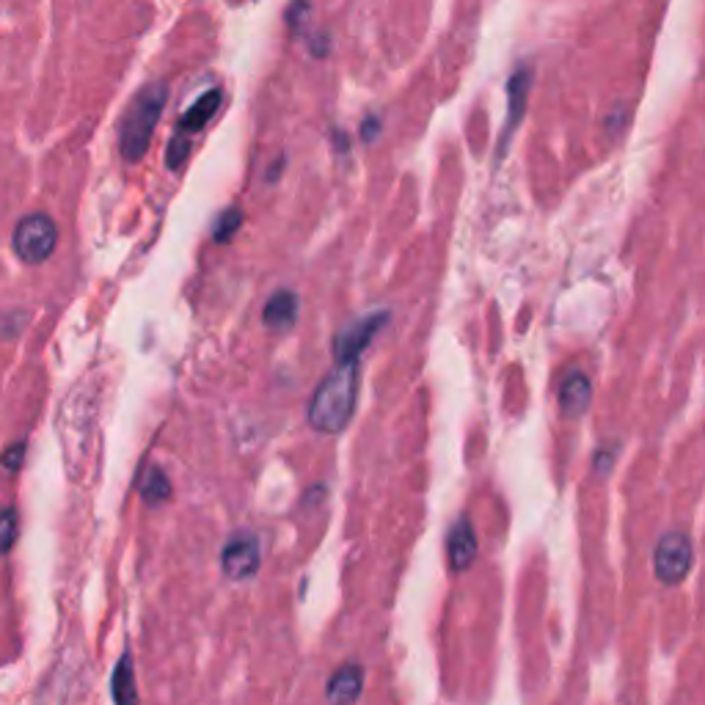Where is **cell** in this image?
Wrapping results in <instances>:
<instances>
[{
    "label": "cell",
    "instance_id": "obj_5",
    "mask_svg": "<svg viewBox=\"0 0 705 705\" xmlns=\"http://www.w3.org/2000/svg\"><path fill=\"white\" fill-rule=\"evenodd\" d=\"M389 315L386 312H375V315L364 317V320L353 323L350 328H344L337 339H333V353L337 362H356L362 358V353L367 350V344L373 342L375 333L386 326Z\"/></svg>",
    "mask_w": 705,
    "mask_h": 705
},
{
    "label": "cell",
    "instance_id": "obj_16",
    "mask_svg": "<svg viewBox=\"0 0 705 705\" xmlns=\"http://www.w3.org/2000/svg\"><path fill=\"white\" fill-rule=\"evenodd\" d=\"M17 530H20L17 510L14 508L0 510V554L12 551V546L17 543Z\"/></svg>",
    "mask_w": 705,
    "mask_h": 705
},
{
    "label": "cell",
    "instance_id": "obj_8",
    "mask_svg": "<svg viewBox=\"0 0 705 705\" xmlns=\"http://www.w3.org/2000/svg\"><path fill=\"white\" fill-rule=\"evenodd\" d=\"M530 88H532V70H530V66H519V70L513 72V77H510V83H508L510 117H508V124H505V135H501L499 158L505 155V146H508V141H510V135H513V130L521 124V117H524V108H526V99H530Z\"/></svg>",
    "mask_w": 705,
    "mask_h": 705
},
{
    "label": "cell",
    "instance_id": "obj_6",
    "mask_svg": "<svg viewBox=\"0 0 705 705\" xmlns=\"http://www.w3.org/2000/svg\"><path fill=\"white\" fill-rule=\"evenodd\" d=\"M221 568L232 579H251L259 571V543L248 532H240L227 543L221 554Z\"/></svg>",
    "mask_w": 705,
    "mask_h": 705
},
{
    "label": "cell",
    "instance_id": "obj_10",
    "mask_svg": "<svg viewBox=\"0 0 705 705\" xmlns=\"http://www.w3.org/2000/svg\"><path fill=\"white\" fill-rule=\"evenodd\" d=\"M221 99H223V94L218 92V88L202 94V97H198L196 102L191 106V111L182 113L180 124H177V133H185V135L202 133V130L207 127V122L216 117L218 108H221Z\"/></svg>",
    "mask_w": 705,
    "mask_h": 705
},
{
    "label": "cell",
    "instance_id": "obj_7",
    "mask_svg": "<svg viewBox=\"0 0 705 705\" xmlns=\"http://www.w3.org/2000/svg\"><path fill=\"white\" fill-rule=\"evenodd\" d=\"M447 557H449V568L455 573H463L472 568L474 557H477V532H474L472 521L469 519H458L452 524L447 535Z\"/></svg>",
    "mask_w": 705,
    "mask_h": 705
},
{
    "label": "cell",
    "instance_id": "obj_12",
    "mask_svg": "<svg viewBox=\"0 0 705 705\" xmlns=\"http://www.w3.org/2000/svg\"><path fill=\"white\" fill-rule=\"evenodd\" d=\"M364 689V670L358 665H348L342 670H337L328 681L326 697L333 700V703H353V700L362 697Z\"/></svg>",
    "mask_w": 705,
    "mask_h": 705
},
{
    "label": "cell",
    "instance_id": "obj_2",
    "mask_svg": "<svg viewBox=\"0 0 705 705\" xmlns=\"http://www.w3.org/2000/svg\"><path fill=\"white\" fill-rule=\"evenodd\" d=\"M166 99H169V86L166 83H149L146 88H141L138 97L133 99V106L124 113L122 124H119V153L127 163L144 158L149 144H153Z\"/></svg>",
    "mask_w": 705,
    "mask_h": 705
},
{
    "label": "cell",
    "instance_id": "obj_15",
    "mask_svg": "<svg viewBox=\"0 0 705 705\" xmlns=\"http://www.w3.org/2000/svg\"><path fill=\"white\" fill-rule=\"evenodd\" d=\"M240 227H243V210L240 207H229V210L221 212L216 227H212V238H216V243H227V240H232L238 234Z\"/></svg>",
    "mask_w": 705,
    "mask_h": 705
},
{
    "label": "cell",
    "instance_id": "obj_14",
    "mask_svg": "<svg viewBox=\"0 0 705 705\" xmlns=\"http://www.w3.org/2000/svg\"><path fill=\"white\" fill-rule=\"evenodd\" d=\"M141 496H144L149 505H160V501H166L171 496V485H169V477H166L163 472H160L158 466H149L144 474V485H141Z\"/></svg>",
    "mask_w": 705,
    "mask_h": 705
},
{
    "label": "cell",
    "instance_id": "obj_9",
    "mask_svg": "<svg viewBox=\"0 0 705 705\" xmlns=\"http://www.w3.org/2000/svg\"><path fill=\"white\" fill-rule=\"evenodd\" d=\"M593 402V384L584 373H568L560 384V411L568 420H576Z\"/></svg>",
    "mask_w": 705,
    "mask_h": 705
},
{
    "label": "cell",
    "instance_id": "obj_13",
    "mask_svg": "<svg viewBox=\"0 0 705 705\" xmlns=\"http://www.w3.org/2000/svg\"><path fill=\"white\" fill-rule=\"evenodd\" d=\"M111 692H113V700H117V703H135V700H138V692H135L133 659H130V653H124L122 659H119L117 670H113Z\"/></svg>",
    "mask_w": 705,
    "mask_h": 705
},
{
    "label": "cell",
    "instance_id": "obj_11",
    "mask_svg": "<svg viewBox=\"0 0 705 705\" xmlns=\"http://www.w3.org/2000/svg\"><path fill=\"white\" fill-rule=\"evenodd\" d=\"M263 320L270 331H290L297 320V295L295 292H290V290L276 292L268 304H265Z\"/></svg>",
    "mask_w": 705,
    "mask_h": 705
},
{
    "label": "cell",
    "instance_id": "obj_17",
    "mask_svg": "<svg viewBox=\"0 0 705 705\" xmlns=\"http://www.w3.org/2000/svg\"><path fill=\"white\" fill-rule=\"evenodd\" d=\"M187 155H191V135H185V133L171 135L169 153H166V163H169V169L171 171L182 169V163L187 160Z\"/></svg>",
    "mask_w": 705,
    "mask_h": 705
},
{
    "label": "cell",
    "instance_id": "obj_19",
    "mask_svg": "<svg viewBox=\"0 0 705 705\" xmlns=\"http://www.w3.org/2000/svg\"><path fill=\"white\" fill-rule=\"evenodd\" d=\"M378 130H380V122H378V119H375V117H369L367 122L362 124V135H364V138H367V141H373L375 135H378Z\"/></svg>",
    "mask_w": 705,
    "mask_h": 705
},
{
    "label": "cell",
    "instance_id": "obj_18",
    "mask_svg": "<svg viewBox=\"0 0 705 705\" xmlns=\"http://www.w3.org/2000/svg\"><path fill=\"white\" fill-rule=\"evenodd\" d=\"M23 458H25V443H14L12 449L3 452L0 463H3V469H9V472H17V469L23 466Z\"/></svg>",
    "mask_w": 705,
    "mask_h": 705
},
{
    "label": "cell",
    "instance_id": "obj_3",
    "mask_svg": "<svg viewBox=\"0 0 705 705\" xmlns=\"http://www.w3.org/2000/svg\"><path fill=\"white\" fill-rule=\"evenodd\" d=\"M56 243H59V227L45 212L25 216L14 229V251L28 265H41L45 259L53 257Z\"/></svg>",
    "mask_w": 705,
    "mask_h": 705
},
{
    "label": "cell",
    "instance_id": "obj_4",
    "mask_svg": "<svg viewBox=\"0 0 705 705\" xmlns=\"http://www.w3.org/2000/svg\"><path fill=\"white\" fill-rule=\"evenodd\" d=\"M692 562L694 548L686 532L672 530L659 537L656 551H653V573H656V579L661 584H670V587L681 584L689 576V571H692Z\"/></svg>",
    "mask_w": 705,
    "mask_h": 705
},
{
    "label": "cell",
    "instance_id": "obj_1",
    "mask_svg": "<svg viewBox=\"0 0 705 705\" xmlns=\"http://www.w3.org/2000/svg\"><path fill=\"white\" fill-rule=\"evenodd\" d=\"M358 394V358L339 362V367L317 386L309 405V422L315 430L337 436L348 427L350 416L356 411Z\"/></svg>",
    "mask_w": 705,
    "mask_h": 705
}]
</instances>
